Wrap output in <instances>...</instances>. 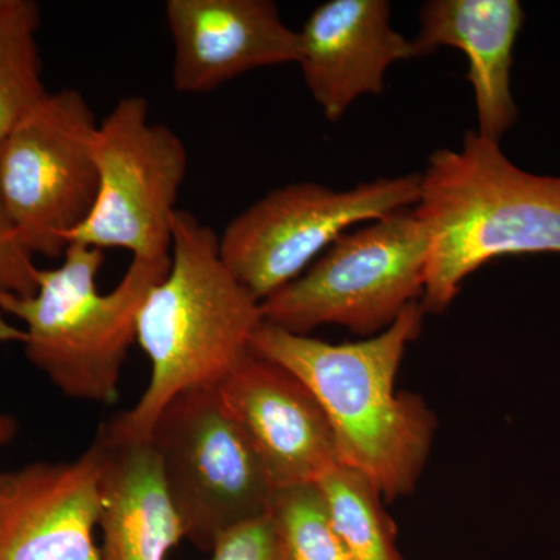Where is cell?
<instances>
[{"label":"cell","instance_id":"6da1fadb","mask_svg":"<svg viewBox=\"0 0 560 560\" xmlns=\"http://www.w3.org/2000/svg\"><path fill=\"white\" fill-rule=\"evenodd\" d=\"M422 305L412 302L393 326L334 345L261 323L250 352L300 378L326 412L340 464L370 478L382 499L411 495L429 459L436 416L418 394L397 390L408 345L419 337Z\"/></svg>","mask_w":560,"mask_h":560},{"label":"cell","instance_id":"7a4b0ae2","mask_svg":"<svg viewBox=\"0 0 560 560\" xmlns=\"http://www.w3.org/2000/svg\"><path fill=\"white\" fill-rule=\"evenodd\" d=\"M264 323L257 301L220 256L219 235L186 210L172 223L171 268L151 289L138 318V340L151 363L149 386L131 410L102 431L150 441L165 405L190 389L217 388L250 352Z\"/></svg>","mask_w":560,"mask_h":560},{"label":"cell","instance_id":"3957f363","mask_svg":"<svg viewBox=\"0 0 560 560\" xmlns=\"http://www.w3.org/2000/svg\"><path fill=\"white\" fill-rule=\"evenodd\" d=\"M412 209L429 242L425 313L444 312L489 261L560 254V176L523 171L478 131H467L459 150L431 154Z\"/></svg>","mask_w":560,"mask_h":560},{"label":"cell","instance_id":"277c9868","mask_svg":"<svg viewBox=\"0 0 560 560\" xmlns=\"http://www.w3.org/2000/svg\"><path fill=\"white\" fill-rule=\"evenodd\" d=\"M62 261L36 275L31 296L0 294V312L24 323L27 360L66 397L113 404L121 368L138 340L140 308L171 257L136 259L108 293L97 290L103 250L69 243Z\"/></svg>","mask_w":560,"mask_h":560},{"label":"cell","instance_id":"5b68a950","mask_svg":"<svg viewBox=\"0 0 560 560\" xmlns=\"http://www.w3.org/2000/svg\"><path fill=\"white\" fill-rule=\"evenodd\" d=\"M429 242L415 209L342 234L300 278L260 302L265 323L291 334L342 326L374 337L418 302Z\"/></svg>","mask_w":560,"mask_h":560},{"label":"cell","instance_id":"8992f818","mask_svg":"<svg viewBox=\"0 0 560 560\" xmlns=\"http://www.w3.org/2000/svg\"><path fill=\"white\" fill-rule=\"evenodd\" d=\"M168 495L195 547L212 551L228 530L270 515L276 489L217 388L168 401L151 430Z\"/></svg>","mask_w":560,"mask_h":560},{"label":"cell","instance_id":"52a82bcc","mask_svg":"<svg viewBox=\"0 0 560 560\" xmlns=\"http://www.w3.org/2000/svg\"><path fill=\"white\" fill-rule=\"evenodd\" d=\"M97 127L86 97L61 90L47 92L0 140V201L33 256L60 259L90 215L98 190Z\"/></svg>","mask_w":560,"mask_h":560},{"label":"cell","instance_id":"ba28073f","mask_svg":"<svg viewBox=\"0 0 560 560\" xmlns=\"http://www.w3.org/2000/svg\"><path fill=\"white\" fill-rule=\"evenodd\" d=\"M92 160L97 197L68 243L127 249L136 259L171 257L173 217L189 171L184 140L151 120L145 98L127 95L98 121Z\"/></svg>","mask_w":560,"mask_h":560},{"label":"cell","instance_id":"9c48e42d","mask_svg":"<svg viewBox=\"0 0 560 560\" xmlns=\"http://www.w3.org/2000/svg\"><path fill=\"white\" fill-rule=\"evenodd\" d=\"M420 175L378 178L334 190L304 180L271 190L219 235L220 256L238 282L264 302L323 256L342 234L419 200Z\"/></svg>","mask_w":560,"mask_h":560},{"label":"cell","instance_id":"30bf717a","mask_svg":"<svg viewBox=\"0 0 560 560\" xmlns=\"http://www.w3.org/2000/svg\"><path fill=\"white\" fill-rule=\"evenodd\" d=\"M102 447L70 463L0 470V560H102Z\"/></svg>","mask_w":560,"mask_h":560},{"label":"cell","instance_id":"8fae6325","mask_svg":"<svg viewBox=\"0 0 560 560\" xmlns=\"http://www.w3.org/2000/svg\"><path fill=\"white\" fill-rule=\"evenodd\" d=\"M219 390L276 489L316 485L340 464L326 412L285 368L249 352Z\"/></svg>","mask_w":560,"mask_h":560},{"label":"cell","instance_id":"7c38bea8","mask_svg":"<svg viewBox=\"0 0 560 560\" xmlns=\"http://www.w3.org/2000/svg\"><path fill=\"white\" fill-rule=\"evenodd\" d=\"M173 88L206 94L250 70L300 62V32L271 0H168Z\"/></svg>","mask_w":560,"mask_h":560},{"label":"cell","instance_id":"4fadbf2b","mask_svg":"<svg viewBox=\"0 0 560 560\" xmlns=\"http://www.w3.org/2000/svg\"><path fill=\"white\" fill-rule=\"evenodd\" d=\"M301 66L313 101L337 121L361 95H381L397 61L420 57L415 40L390 25L386 0H330L300 32Z\"/></svg>","mask_w":560,"mask_h":560},{"label":"cell","instance_id":"5bb4252c","mask_svg":"<svg viewBox=\"0 0 560 560\" xmlns=\"http://www.w3.org/2000/svg\"><path fill=\"white\" fill-rule=\"evenodd\" d=\"M523 22L525 11L517 0H430L420 9V28L412 39L420 57L440 47L466 54L478 132L499 142L518 119L512 66Z\"/></svg>","mask_w":560,"mask_h":560},{"label":"cell","instance_id":"9a60e30c","mask_svg":"<svg viewBox=\"0 0 560 560\" xmlns=\"http://www.w3.org/2000/svg\"><path fill=\"white\" fill-rule=\"evenodd\" d=\"M102 447V560H165L186 537L150 441L116 440L98 431Z\"/></svg>","mask_w":560,"mask_h":560},{"label":"cell","instance_id":"2e32d148","mask_svg":"<svg viewBox=\"0 0 560 560\" xmlns=\"http://www.w3.org/2000/svg\"><path fill=\"white\" fill-rule=\"evenodd\" d=\"M350 560H404L382 495L361 471L337 464L316 481Z\"/></svg>","mask_w":560,"mask_h":560},{"label":"cell","instance_id":"e0dca14e","mask_svg":"<svg viewBox=\"0 0 560 560\" xmlns=\"http://www.w3.org/2000/svg\"><path fill=\"white\" fill-rule=\"evenodd\" d=\"M32 0H0V140L47 95Z\"/></svg>","mask_w":560,"mask_h":560},{"label":"cell","instance_id":"ac0fdd59","mask_svg":"<svg viewBox=\"0 0 560 560\" xmlns=\"http://www.w3.org/2000/svg\"><path fill=\"white\" fill-rule=\"evenodd\" d=\"M270 517L283 560H350L318 486L276 490Z\"/></svg>","mask_w":560,"mask_h":560},{"label":"cell","instance_id":"d6986e66","mask_svg":"<svg viewBox=\"0 0 560 560\" xmlns=\"http://www.w3.org/2000/svg\"><path fill=\"white\" fill-rule=\"evenodd\" d=\"M0 201V294L31 296L36 291L38 267Z\"/></svg>","mask_w":560,"mask_h":560},{"label":"cell","instance_id":"ffe728a7","mask_svg":"<svg viewBox=\"0 0 560 560\" xmlns=\"http://www.w3.org/2000/svg\"><path fill=\"white\" fill-rule=\"evenodd\" d=\"M210 552L212 560H283L270 515L228 530Z\"/></svg>","mask_w":560,"mask_h":560},{"label":"cell","instance_id":"44dd1931","mask_svg":"<svg viewBox=\"0 0 560 560\" xmlns=\"http://www.w3.org/2000/svg\"><path fill=\"white\" fill-rule=\"evenodd\" d=\"M25 331L21 327L14 326L5 318V313L0 312V345L7 342H20L24 345Z\"/></svg>","mask_w":560,"mask_h":560},{"label":"cell","instance_id":"7402d4cb","mask_svg":"<svg viewBox=\"0 0 560 560\" xmlns=\"http://www.w3.org/2000/svg\"><path fill=\"white\" fill-rule=\"evenodd\" d=\"M18 434V422L13 416L0 411V447L10 444Z\"/></svg>","mask_w":560,"mask_h":560}]
</instances>
